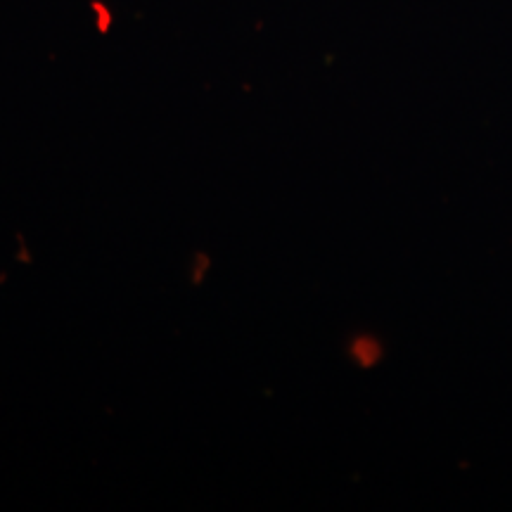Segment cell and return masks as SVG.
Masks as SVG:
<instances>
[{"label":"cell","instance_id":"obj_1","mask_svg":"<svg viewBox=\"0 0 512 512\" xmlns=\"http://www.w3.org/2000/svg\"><path fill=\"white\" fill-rule=\"evenodd\" d=\"M351 356H354L361 366H373V363L380 361V344L368 337L356 339L354 347H351Z\"/></svg>","mask_w":512,"mask_h":512}]
</instances>
